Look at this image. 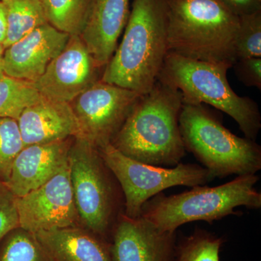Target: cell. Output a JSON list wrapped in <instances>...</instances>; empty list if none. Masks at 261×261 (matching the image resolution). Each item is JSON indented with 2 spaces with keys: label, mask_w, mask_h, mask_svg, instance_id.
<instances>
[{
  "label": "cell",
  "mask_w": 261,
  "mask_h": 261,
  "mask_svg": "<svg viewBox=\"0 0 261 261\" xmlns=\"http://www.w3.org/2000/svg\"><path fill=\"white\" fill-rule=\"evenodd\" d=\"M235 43L237 61L247 58H261V11L239 17Z\"/></svg>",
  "instance_id": "cb8c5ba5"
},
{
  "label": "cell",
  "mask_w": 261,
  "mask_h": 261,
  "mask_svg": "<svg viewBox=\"0 0 261 261\" xmlns=\"http://www.w3.org/2000/svg\"><path fill=\"white\" fill-rule=\"evenodd\" d=\"M231 67V63L195 61L168 53L158 81L179 91L185 104L205 103L226 113L238 123L245 137L255 141L261 128L258 106L230 87L226 73Z\"/></svg>",
  "instance_id": "5b68a950"
},
{
  "label": "cell",
  "mask_w": 261,
  "mask_h": 261,
  "mask_svg": "<svg viewBox=\"0 0 261 261\" xmlns=\"http://www.w3.org/2000/svg\"><path fill=\"white\" fill-rule=\"evenodd\" d=\"M70 181L75 207L84 228L101 238L113 231L120 216L119 182L108 167L99 149L82 137H75L68 154Z\"/></svg>",
  "instance_id": "52a82bcc"
},
{
  "label": "cell",
  "mask_w": 261,
  "mask_h": 261,
  "mask_svg": "<svg viewBox=\"0 0 261 261\" xmlns=\"http://www.w3.org/2000/svg\"><path fill=\"white\" fill-rule=\"evenodd\" d=\"M6 15L5 48L47 23L41 0H1Z\"/></svg>",
  "instance_id": "ac0fdd59"
},
{
  "label": "cell",
  "mask_w": 261,
  "mask_h": 261,
  "mask_svg": "<svg viewBox=\"0 0 261 261\" xmlns=\"http://www.w3.org/2000/svg\"><path fill=\"white\" fill-rule=\"evenodd\" d=\"M23 147L18 121L0 118V182L4 185L9 180L15 160Z\"/></svg>",
  "instance_id": "7402d4cb"
},
{
  "label": "cell",
  "mask_w": 261,
  "mask_h": 261,
  "mask_svg": "<svg viewBox=\"0 0 261 261\" xmlns=\"http://www.w3.org/2000/svg\"><path fill=\"white\" fill-rule=\"evenodd\" d=\"M233 66L238 78L245 85L261 89V58L238 60Z\"/></svg>",
  "instance_id": "484cf974"
},
{
  "label": "cell",
  "mask_w": 261,
  "mask_h": 261,
  "mask_svg": "<svg viewBox=\"0 0 261 261\" xmlns=\"http://www.w3.org/2000/svg\"><path fill=\"white\" fill-rule=\"evenodd\" d=\"M69 34L49 23L5 48V75L34 83L66 45Z\"/></svg>",
  "instance_id": "4fadbf2b"
},
{
  "label": "cell",
  "mask_w": 261,
  "mask_h": 261,
  "mask_svg": "<svg viewBox=\"0 0 261 261\" xmlns=\"http://www.w3.org/2000/svg\"><path fill=\"white\" fill-rule=\"evenodd\" d=\"M168 53L212 63L237 61L240 19L216 0H167Z\"/></svg>",
  "instance_id": "3957f363"
},
{
  "label": "cell",
  "mask_w": 261,
  "mask_h": 261,
  "mask_svg": "<svg viewBox=\"0 0 261 261\" xmlns=\"http://www.w3.org/2000/svg\"><path fill=\"white\" fill-rule=\"evenodd\" d=\"M98 149L119 182L124 196V214L132 219L140 217L145 202L166 189L202 186L215 178L207 168L197 164L179 163L173 168L161 167L130 159L111 144Z\"/></svg>",
  "instance_id": "ba28073f"
},
{
  "label": "cell",
  "mask_w": 261,
  "mask_h": 261,
  "mask_svg": "<svg viewBox=\"0 0 261 261\" xmlns=\"http://www.w3.org/2000/svg\"><path fill=\"white\" fill-rule=\"evenodd\" d=\"M7 23L4 6L0 0V43L4 44L6 38Z\"/></svg>",
  "instance_id": "83f0119b"
},
{
  "label": "cell",
  "mask_w": 261,
  "mask_h": 261,
  "mask_svg": "<svg viewBox=\"0 0 261 261\" xmlns=\"http://www.w3.org/2000/svg\"><path fill=\"white\" fill-rule=\"evenodd\" d=\"M256 174L238 176L220 186H196L192 190L170 196L163 192L147 201L140 216L162 231L176 232L181 225L194 221L213 224L228 216H238V207L260 209L261 194L255 188Z\"/></svg>",
  "instance_id": "277c9868"
},
{
  "label": "cell",
  "mask_w": 261,
  "mask_h": 261,
  "mask_svg": "<svg viewBox=\"0 0 261 261\" xmlns=\"http://www.w3.org/2000/svg\"><path fill=\"white\" fill-rule=\"evenodd\" d=\"M24 147L77 137L80 128L69 103L43 97L24 109L18 120Z\"/></svg>",
  "instance_id": "2e32d148"
},
{
  "label": "cell",
  "mask_w": 261,
  "mask_h": 261,
  "mask_svg": "<svg viewBox=\"0 0 261 261\" xmlns=\"http://www.w3.org/2000/svg\"><path fill=\"white\" fill-rule=\"evenodd\" d=\"M42 98L31 82L4 75L0 79V118L18 121L24 109Z\"/></svg>",
  "instance_id": "ffe728a7"
},
{
  "label": "cell",
  "mask_w": 261,
  "mask_h": 261,
  "mask_svg": "<svg viewBox=\"0 0 261 261\" xmlns=\"http://www.w3.org/2000/svg\"><path fill=\"white\" fill-rule=\"evenodd\" d=\"M91 0H41L47 22L69 35H80Z\"/></svg>",
  "instance_id": "d6986e66"
},
{
  "label": "cell",
  "mask_w": 261,
  "mask_h": 261,
  "mask_svg": "<svg viewBox=\"0 0 261 261\" xmlns=\"http://www.w3.org/2000/svg\"><path fill=\"white\" fill-rule=\"evenodd\" d=\"M19 227L32 233L77 226L80 222L70 181L69 163L42 186L15 197Z\"/></svg>",
  "instance_id": "30bf717a"
},
{
  "label": "cell",
  "mask_w": 261,
  "mask_h": 261,
  "mask_svg": "<svg viewBox=\"0 0 261 261\" xmlns=\"http://www.w3.org/2000/svg\"><path fill=\"white\" fill-rule=\"evenodd\" d=\"M5 48L3 43H0V79L3 78L5 74L4 72V55Z\"/></svg>",
  "instance_id": "f1b7e54d"
},
{
  "label": "cell",
  "mask_w": 261,
  "mask_h": 261,
  "mask_svg": "<svg viewBox=\"0 0 261 261\" xmlns=\"http://www.w3.org/2000/svg\"><path fill=\"white\" fill-rule=\"evenodd\" d=\"M130 0H91L80 37L105 68L118 46L130 14Z\"/></svg>",
  "instance_id": "9a60e30c"
},
{
  "label": "cell",
  "mask_w": 261,
  "mask_h": 261,
  "mask_svg": "<svg viewBox=\"0 0 261 261\" xmlns=\"http://www.w3.org/2000/svg\"><path fill=\"white\" fill-rule=\"evenodd\" d=\"M179 128L185 149L215 178L256 174L261 169V147L228 130L202 105L183 103Z\"/></svg>",
  "instance_id": "8992f818"
},
{
  "label": "cell",
  "mask_w": 261,
  "mask_h": 261,
  "mask_svg": "<svg viewBox=\"0 0 261 261\" xmlns=\"http://www.w3.org/2000/svg\"><path fill=\"white\" fill-rule=\"evenodd\" d=\"M19 228L15 196L0 182V241L8 233Z\"/></svg>",
  "instance_id": "d4e9b609"
},
{
  "label": "cell",
  "mask_w": 261,
  "mask_h": 261,
  "mask_svg": "<svg viewBox=\"0 0 261 261\" xmlns=\"http://www.w3.org/2000/svg\"><path fill=\"white\" fill-rule=\"evenodd\" d=\"M113 261H173L176 232L162 231L142 216L118 218L112 233Z\"/></svg>",
  "instance_id": "7c38bea8"
},
{
  "label": "cell",
  "mask_w": 261,
  "mask_h": 261,
  "mask_svg": "<svg viewBox=\"0 0 261 261\" xmlns=\"http://www.w3.org/2000/svg\"><path fill=\"white\" fill-rule=\"evenodd\" d=\"M224 243L223 237L196 228L191 234L176 242L173 261H220Z\"/></svg>",
  "instance_id": "44dd1931"
},
{
  "label": "cell",
  "mask_w": 261,
  "mask_h": 261,
  "mask_svg": "<svg viewBox=\"0 0 261 261\" xmlns=\"http://www.w3.org/2000/svg\"><path fill=\"white\" fill-rule=\"evenodd\" d=\"M233 15L240 17L261 11V0H216Z\"/></svg>",
  "instance_id": "4316f807"
},
{
  "label": "cell",
  "mask_w": 261,
  "mask_h": 261,
  "mask_svg": "<svg viewBox=\"0 0 261 261\" xmlns=\"http://www.w3.org/2000/svg\"><path fill=\"white\" fill-rule=\"evenodd\" d=\"M0 261H49L34 233L21 228L13 230Z\"/></svg>",
  "instance_id": "603a6c76"
},
{
  "label": "cell",
  "mask_w": 261,
  "mask_h": 261,
  "mask_svg": "<svg viewBox=\"0 0 261 261\" xmlns=\"http://www.w3.org/2000/svg\"><path fill=\"white\" fill-rule=\"evenodd\" d=\"M74 138L24 147L15 160L5 186L16 197L42 186L68 162Z\"/></svg>",
  "instance_id": "5bb4252c"
},
{
  "label": "cell",
  "mask_w": 261,
  "mask_h": 261,
  "mask_svg": "<svg viewBox=\"0 0 261 261\" xmlns=\"http://www.w3.org/2000/svg\"><path fill=\"white\" fill-rule=\"evenodd\" d=\"M182 105L179 91L157 81L136 103L111 145L140 163L177 166L186 151L179 128Z\"/></svg>",
  "instance_id": "6da1fadb"
},
{
  "label": "cell",
  "mask_w": 261,
  "mask_h": 261,
  "mask_svg": "<svg viewBox=\"0 0 261 261\" xmlns=\"http://www.w3.org/2000/svg\"><path fill=\"white\" fill-rule=\"evenodd\" d=\"M141 96L102 80L93 84L69 103L80 128L77 137L97 149L111 144Z\"/></svg>",
  "instance_id": "9c48e42d"
},
{
  "label": "cell",
  "mask_w": 261,
  "mask_h": 261,
  "mask_svg": "<svg viewBox=\"0 0 261 261\" xmlns=\"http://www.w3.org/2000/svg\"><path fill=\"white\" fill-rule=\"evenodd\" d=\"M168 53L167 0H134L101 80L143 95L157 82Z\"/></svg>",
  "instance_id": "7a4b0ae2"
},
{
  "label": "cell",
  "mask_w": 261,
  "mask_h": 261,
  "mask_svg": "<svg viewBox=\"0 0 261 261\" xmlns=\"http://www.w3.org/2000/svg\"><path fill=\"white\" fill-rule=\"evenodd\" d=\"M34 234L49 261H113L111 244L86 228L70 226Z\"/></svg>",
  "instance_id": "e0dca14e"
},
{
  "label": "cell",
  "mask_w": 261,
  "mask_h": 261,
  "mask_svg": "<svg viewBox=\"0 0 261 261\" xmlns=\"http://www.w3.org/2000/svg\"><path fill=\"white\" fill-rule=\"evenodd\" d=\"M104 68L94 59L80 35H70L64 49L32 84L43 97L70 103L101 80Z\"/></svg>",
  "instance_id": "8fae6325"
}]
</instances>
